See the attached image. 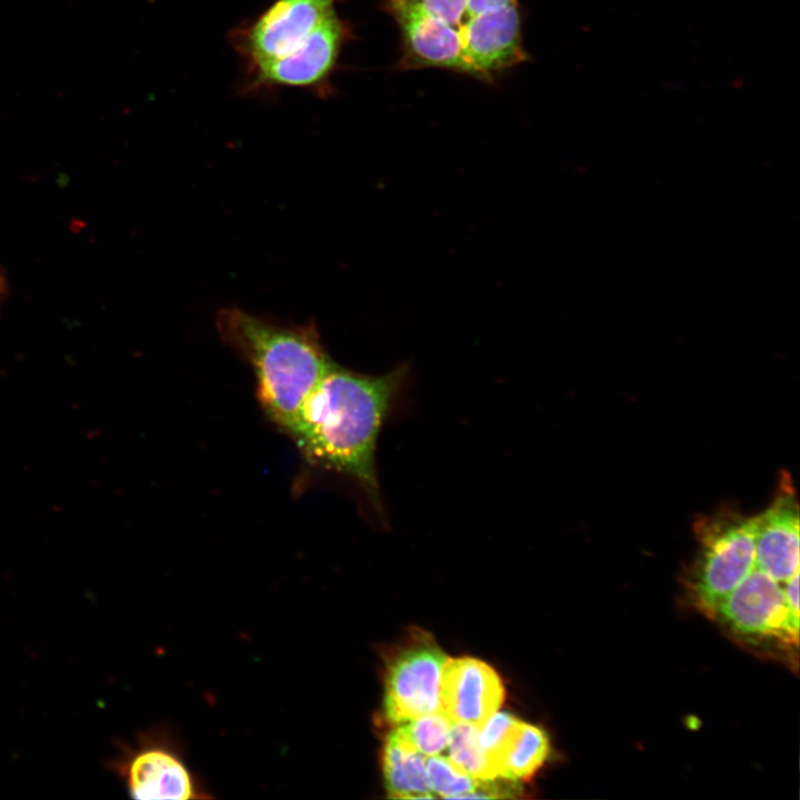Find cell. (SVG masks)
Masks as SVG:
<instances>
[{
    "instance_id": "cell-20",
    "label": "cell",
    "mask_w": 800,
    "mask_h": 800,
    "mask_svg": "<svg viewBox=\"0 0 800 800\" xmlns=\"http://www.w3.org/2000/svg\"><path fill=\"white\" fill-rule=\"evenodd\" d=\"M782 589L787 607L792 614L799 617V573L786 581Z\"/></svg>"
},
{
    "instance_id": "cell-19",
    "label": "cell",
    "mask_w": 800,
    "mask_h": 800,
    "mask_svg": "<svg viewBox=\"0 0 800 800\" xmlns=\"http://www.w3.org/2000/svg\"><path fill=\"white\" fill-rule=\"evenodd\" d=\"M418 9L449 26H459L468 0H392Z\"/></svg>"
},
{
    "instance_id": "cell-4",
    "label": "cell",
    "mask_w": 800,
    "mask_h": 800,
    "mask_svg": "<svg viewBox=\"0 0 800 800\" xmlns=\"http://www.w3.org/2000/svg\"><path fill=\"white\" fill-rule=\"evenodd\" d=\"M136 799H209L211 796L189 768L181 747L168 728H152L126 744L109 763Z\"/></svg>"
},
{
    "instance_id": "cell-11",
    "label": "cell",
    "mask_w": 800,
    "mask_h": 800,
    "mask_svg": "<svg viewBox=\"0 0 800 800\" xmlns=\"http://www.w3.org/2000/svg\"><path fill=\"white\" fill-rule=\"evenodd\" d=\"M754 522L756 567L784 583L799 573V507L789 477H782L771 504Z\"/></svg>"
},
{
    "instance_id": "cell-1",
    "label": "cell",
    "mask_w": 800,
    "mask_h": 800,
    "mask_svg": "<svg viewBox=\"0 0 800 800\" xmlns=\"http://www.w3.org/2000/svg\"><path fill=\"white\" fill-rule=\"evenodd\" d=\"M406 374V367L368 376L334 363L304 402L291 436L311 466L354 480L377 510V440Z\"/></svg>"
},
{
    "instance_id": "cell-5",
    "label": "cell",
    "mask_w": 800,
    "mask_h": 800,
    "mask_svg": "<svg viewBox=\"0 0 800 800\" xmlns=\"http://www.w3.org/2000/svg\"><path fill=\"white\" fill-rule=\"evenodd\" d=\"M350 27L337 12L327 17L292 52L244 70L248 92L298 88L324 94Z\"/></svg>"
},
{
    "instance_id": "cell-18",
    "label": "cell",
    "mask_w": 800,
    "mask_h": 800,
    "mask_svg": "<svg viewBox=\"0 0 800 800\" xmlns=\"http://www.w3.org/2000/svg\"><path fill=\"white\" fill-rule=\"evenodd\" d=\"M519 719L508 712H496L478 729V744L492 764L497 777L498 761Z\"/></svg>"
},
{
    "instance_id": "cell-6",
    "label": "cell",
    "mask_w": 800,
    "mask_h": 800,
    "mask_svg": "<svg viewBox=\"0 0 800 800\" xmlns=\"http://www.w3.org/2000/svg\"><path fill=\"white\" fill-rule=\"evenodd\" d=\"M338 0H274L257 18L233 28L230 43L246 69L299 48L336 11Z\"/></svg>"
},
{
    "instance_id": "cell-17",
    "label": "cell",
    "mask_w": 800,
    "mask_h": 800,
    "mask_svg": "<svg viewBox=\"0 0 800 800\" xmlns=\"http://www.w3.org/2000/svg\"><path fill=\"white\" fill-rule=\"evenodd\" d=\"M426 768L432 789L442 798H470L479 780L450 758L436 754L426 760Z\"/></svg>"
},
{
    "instance_id": "cell-2",
    "label": "cell",
    "mask_w": 800,
    "mask_h": 800,
    "mask_svg": "<svg viewBox=\"0 0 800 800\" xmlns=\"http://www.w3.org/2000/svg\"><path fill=\"white\" fill-rule=\"evenodd\" d=\"M217 330L252 369L266 416L292 436L301 409L334 362L326 352L313 322L287 323L224 308Z\"/></svg>"
},
{
    "instance_id": "cell-14",
    "label": "cell",
    "mask_w": 800,
    "mask_h": 800,
    "mask_svg": "<svg viewBox=\"0 0 800 800\" xmlns=\"http://www.w3.org/2000/svg\"><path fill=\"white\" fill-rule=\"evenodd\" d=\"M550 751L547 733L519 721L498 762L499 777L528 779L543 764Z\"/></svg>"
},
{
    "instance_id": "cell-22",
    "label": "cell",
    "mask_w": 800,
    "mask_h": 800,
    "mask_svg": "<svg viewBox=\"0 0 800 800\" xmlns=\"http://www.w3.org/2000/svg\"><path fill=\"white\" fill-rule=\"evenodd\" d=\"M9 293V281L6 271L0 267V307Z\"/></svg>"
},
{
    "instance_id": "cell-8",
    "label": "cell",
    "mask_w": 800,
    "mask_h": 800,
    "mask_svg": "<svg viewBox=\"0 0 800 800\" xmlns=\"http://www.w3.org/2000/svg\"><path fill=\"white\" fill-rule=\"evenodd\" d=\"M468 74L489 80L528 59L517 2L482 11L458 27Z\"/></svg>"
},
{
    "instance_id": "cell-12",
    "label": "cell",
    "mask_w": 800,
    "mask_h": 800,
    "mask_svg": "<svg viewBox=\"0 0 800 800\" xmlns=\"http://www.w3.org/2000/svg\"><path fill=\"white\" fill-rule=\"evenodd\" d=\"M384 8L401 31V69L439 67L468 73L457 27L397 1L384 0Z\"/></svg>"
},
{
    "instance_id": "cell-10",
    "label": "cell",
    "mask_w": 800,
    "mask_h": 800,
    "mask_svg": "<svg viewBox=\"0 0 800 800\" xmlns=\"http://www.w3.org/2000/svg\"><path fill=\"white\" fill-rule=\"evenodd\" d=\"M504 697L497 672L473 658L448 659L439 680V709L454 723L481 728Z\"/></svg>"
},
{
    "instance_id": "cell-9",
    "label": "cell",
    "mask_w": 800,
    "mask_h": 800,
    "mask_svg": "<svg viewBox=\"0 0 800 800\" xmlns=\"http://www.w3.org/2000/svg\"><path fill=\"white\" fill-rule=\"evenodd\" d=\"M717 612L744 634L798 642L799 617L787 607L780 582L757 567L721 602Z\"/></svg>"
},
{
    "instance_id": "cell-21",
    "label": "cell",
    "mask_w": 800,
    "mask_h": 800,
    "mask_svg": "<svg viewBox=\"0 0 800 800\" xmlns=\"http://www.w3.org/2000/svg\"><path fill=\"white\" fill-rule=\"evenodd\" d=\"M517 2L516 0H468L466 12L469 18L491 8Z\"/></svg>"
},
{
    "instance_id": "cell-13",
    "label": "cell",
    "mask_w": 800,
    "mask_h": 800,
    "mask_svg": "<svg viewBox=\"0 0 800 800\" xmlns=\"http://www.w3.org/2000/svg\"><path fill=\"white\" fill-rule=\"evenodd\" d=\"M383 777L390 798H434L426 768V758L396 731H391L383 749Z\"/></svg>"
},
{
    "instance_id": "cell-3",
    "label": "cell",
    "mask_w": 800,
    "mask_h": 800,
    "mask_svg": "<svg viewBox=\"0 0 800 800\" xmlns=\"http://www.w3.org/2000/svg\"><path fill=\"white\" fill-rule=\"evenodd\" d=\"M694 528L702 543L694 591L702 607L716 613L756 568L754 517L724 509L700 518Z\"/></svg>"
},
{
    "instance_id": "cell-16",
    "label": "cell",
    "mask_w": 800,
    "mask_h": 800,
    "mask_svg": "<svg viewBox=\"0 0 800 800\" xmlns=\"http://www.w3.org/2000/svg\"><path fill=\"white\" fill-rule=\"evenodd\" d=\"M452 721L440 710L402 722L394 731L424 756L447 748Z\"/></svg>"
},
{
    "instance_id": "cell-7",
    "label": "cell",
    "mask_w": 800,
    "mask_h": 800,
    "mask_svg": "<svg viewBox=\"0 0 800 800\" xmlns=\"http://www.w3.org/2000/svg\"><path fill=\"white\" fill-rule=\"evenodd\" d=\"M448 658L427 636L400 650L388 666L384 713L402 723L439 709V680Z\"/></svg>"
},
{
    "instance_id": "cell-15",
    "label": "cell",
    "mask_w": 800,
    "mask_h": 800,
    "mask_svg": "<svg viewBox=\"0 0 800 800\" xmlns=\"http://www.w3.org/2000/svg\"><path fill=\"white\" fill-rule=\"evenodd\" d=\"M478 728L468 723L452 724L449 734L450 759L476 779L497 778L494 769L477 740Z\"/></svg>"
}]
</instances>
